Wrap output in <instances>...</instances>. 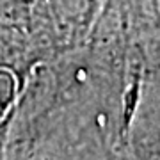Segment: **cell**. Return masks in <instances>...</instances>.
<instances>
[{
  "label": "cell",
  "instance_id": "7a4b0ae2",
  "mask_svg": "<svg viewBox=\"0 0 160 160\" xmlns=\"http://www.w3.org/2000/svg\"><path fill=\"white\" fill-rule=\"evenodd\" d=\"M128 158H160V73H144L128 132Z\"/></svg>",
  "mask_w": 160,
  "mask_h": 160
},
{
  "label": "cell",
  "instance_id": "3957f363",
  "mask_svg": "<svg viewBox=\"0 0 160 160\" xmlns=\"http://www.w3.org/2000/svg\"><path fill=\"white\" fill-rule=\"evenodd\" d=\"M45 4L62 53L86 41L103 0H45Z\"/></svg>",
  "mask_w": 160,
  "mask_h": 160
},
{
  "label": "cell",
  "instance_id": "277c9868",
  "mask_svg": "<svg viewBox=\"0 0 160 160\" xmlns=\"http://www.w3.org/2000/svg\"><path fill=\"white\" fill-rule=\"evenodd\" d=\"M126 18L137 39L160 23L155 0H103Z\"/></svg>",
  "mask_w": 160,
  "mask_h": 160
},
{
  "label": "cell",
  "instance_id": "6da1fadb",
  "mask_svg": "<svg viewBox=\"0 0 160 160\" xmlns=\"http://www.w3.org/2000/svg\"><path fill=\"white\" fill-rule=\"evenodd\" d=\"M137 45L89 34L23 77L4 158H128L142 82Z\"/></svg>",
  "mask_w": 160,
  "mask_h": 160
},
{
  "label": "cell",
  "instance_id": "5b68a950",
  "mask_svg": "<svg viewBox=\"0 0 160 160\" xmlns=\"http://www.w3.org/2000/svg\"><path fill=\"white\" fill-rule=\"evenodd\" d=\"M22 86L20 75L11 68L0 66V125L9 121L14 103L18 100V92Z\"/></svg>",
  "mask_w": 160,
  "mask_h": 160
}]
</instances>
